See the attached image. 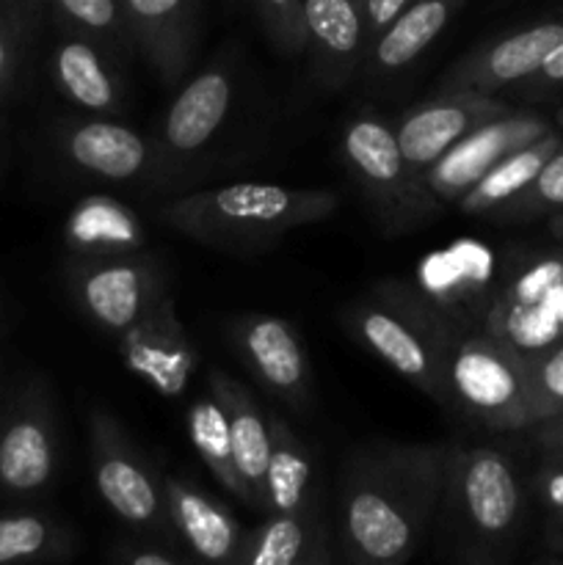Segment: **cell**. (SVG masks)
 <instances>
[{
    "mask_svg": "<svg viewBox=\"0 0 563 565\" xmlns=\"http://www.w3.org/2000/svg\"><path fill=\"white\" fill-rule=\"evenodd\" d=\"M329 563L326 524L318 508L293 513H265L246 530L241 565H323Z\"/></svg>",
    "mask_w": 563,
    "mask_h": 565,
    "instance_id": "obj_25",
    "label": "cell"
},
{
    "mask_svg": "<svg viewBox=\"0 0 563 565\" xmlns=\"http://www.w3.org/2000/svg\"><path fill=\"white\" fill-rule=\"evenodd\" d=\"M55 147L72 169L105 182H132L155 169V143L99 114L59 121Z\"/></svg>",
    "mask_w": 563,
    "mask_h": 565,
    "instance_id": "obj_17",
    "label": "cell"
},
{
    "mask_svg": "<svg viewBox=\"0 0 563 565\" xmlns=\"http://www.w3.org/2000/svg\"><path fill=\"white\" fill-rule=\"evenodd\" d=\"M235 75L230 64H210L191 77L160 121L158 141H155V166L185 163L202 152L210 138L221 130L232 108Z\"/></svg>",
    "mask_w": 563,
    "mask_h": 565,
    "instance_id": "obj_16",
    "label": "cell"
},
{
    "mask_svg": "<svg viewBox=\"0 0 563 565\" xmlns=\"http://www.w3.org/2000/svg\"><path fill=\"white\" fill-rule=\"evenodd\" d=\"M268 434L270 452L268 472H265V513H293L318 508L309 447L279 414H268Z\"/></svg>",
    "mask_w": 563,
    "mask_h": 565,
    "instance_id": "obj_27",
    "label": "cell"
},
{
    "mask_svg": "<svg viewBox=\"0 0 563 565\" xmlns=\"http://www.w3.org/2000/svg\"><path fill=\"white\" fill-rule=\"evenodd\" d=\"M550 232L557 243H563V210L561 213L550 215Z\"/></svg>",
    "mask_w": 563,
    "mask_h": 565,
    "instance_id": "obj_42",
    "label": "cell"
},
{
    "mask_svg": "<svg viewBox=\"0 0 563 565\" xmlns=\"http://www.w3.org/2000/svg\"><path fill=\"white\" fill-rule=\"evenodd\" d=\"M340 152L351 177L390 232L412 230L439 207L423 177L414 174L403 160L395 127L386 125L381 116L370 110L353 116L342 127Z\"/></svg>",
    "mask_w": 563,
    "mask_h": 565,
    "instance_id": "obj_7",
    "label": "cell"
},
{
    "mask_svg": "<svg viewBox=\"0 0 563 565\" xmlns=\"http://www.w3.org/2000/svg\"><path fill=\"white\" fill-rule=\"evenodd\" d=\"M552 461H563V456L561 458H552Z\"/></svg>",
    "mask_w": 563,
    "mask_h": 565,
    "instance_id": "obj_44",
    "label": "cell"
},
{
    "mask_svg": "<svg viewBox=\"0 0 563 565\" xmlns=\"http://www.w3.org/2000/svg\"><path fill=\"white\" fill-rule=\"evenodd\" d=\"M524 522V489L506 450L447 445L445 480L434 527L450 561L500 563L517 546Z\"/></svg>",
    "mask_w": 563,
    "mask_h": 565,
    "instance_id": "obj_2",
    "label": "cell"
},
{
    "mask_svg": "<svg viewBox=\"0 0 563 565\" xmlns=\"http://www.w3.org/2000/svg\"><path fill=\"white\" fill-rule=\"evenodd\" d=\"M550 130L552 127L544 116L517 114V110L500 116V119L486 121L484 127H478V130L464 136L458 143H453L425 171V188H428L436 202L456 204L506 154L539 141Z\"/></svg>",
    "mask_w": 563,
    "mask_h": 565,
    "instance_id": "obj_15",
    "label": "cell"
},
{
    "mask_svg": "<svg viewBox=\"0 0 563 565\" xmlns=\"http://www.w3.org/2000/svg\"><path fill=\"white\" fill-rule=\"evenodd\" d=\"M563 210V143L550 154L539 174L513 199L495 210V221H530L535 215H552Z\"/></svg>",
    "mask_w": 563,
    "mask_h": 565,
    "instance_id": "obj_33",
    "label": "cell"
},
{
    "mask_svg": "<svg viewBox=\"0 0 563 565\" xmlns=\"http://www.w3.org/2000/svg\"><path fill=\"white\" fill-rule=\"evenodd\" d=\"M119 356L132 375L163 397H180L196 370V348L177 315L174 296L163 292L136 323L119 334Z\"/></svg>",
    "mask_w": 563,
    "mask_h": 565,
    "instance_id": "obj_13",
    "label": "cell"
},
{
    "mask_svg": "<svg viewBox=\"0 0 563 565\" xmlns=\"http://www.w3.org/2000/svg\"><path fill=\"white\" fill-rule=\"evenodd\" d=\"M64 241L72 257L97 259L144 252L147 237H144L141 221L127 204L114 196L94 193L72 207L64 226Z\"/></svg>",
    "mask_w": 563,
    "mask_h": 565,
    "instance_id": "obj_26",
    "label": "cell"
},
{
    "mask_svg": "<svg viewBox=\"0 0 563 565\" xmlns=\"http://www.w3.org/2000/svg\"><path fill=\"white\" fill-rule=\"evenodd\" d=\"M114 561L121 565H182L188 557L166 541H121L114 550Z\"/></svg>",
    "mask_w": 563,
    "mask_h": 565,
    "instance_id": "obj_36",
    "label": "cell"
},
{
    "mask_svg": "<svg viewBox=\"0 0 563 565\" xmlns=\"http://www.w3.org/2000/svg\"><path fill=\"white\" fill-rule=\"evenodd\" d=\"M445 463L447 445H368L353 450L337 480L342 561H412L434 530Z\"/></svg>",
    "mask_w": 563,
    "mask_h": 565,
    "instance_id": "obj_1",
    "label": "cell"
},
{
    "mask_svg": "<svg viewBox=\"0 0 563 565\" xmlns=\"http://www.w3.org/2000/svg\"><path fill=\"white\" fill-rule=\"evenodd\" d=\"M185 423L191 445L196 447L199 458L210 469L215 483L243 502V486L235 475V461H232L230 425H226V414L219 397L213 392L196 397L191 403V408H188Z\"/></svg>",
    "mask_w": 563,
    "mask_h": 565,
    "instance_id": "obj_30",
    "label": "cell"
},
{
    "mask_svg": "<svg viewBox=\"0 0 563 565\" xmlns=\"http://www.w3.org/2000/svg\"><path fill=\"white\" fill-rule=\"evenodd\" d=\"M44 0H0V103L14 92Z\"/></svg>",
    "mask_w": 563,
    "mask_h": 565,
    "instance_id": "obj_32",
    "label": "cell"
},
{
    "mask_svg": "<svg viewBox=\"0 0 563 565\" xmlns=\"http://www.w3.org/2000/svg\"><path fill=\"white\" fill-rule=\"evenodd\" d=\"M210 392L221 401L230 425L232 461L243 486V502L265 513V472H268V414L257 406L252 392L237 384L232 375L210 370Z\"/></svg>",
    "mask_w": 563,
    "mask_h": 565,
    "instance_id": "obj_23",
    "label": "cell"
},
{
    "mask_svg": "<svg viewBox=\"0 0 563 565\" xmlns=\"http://www.w3.org/2000/svg\"><path fill=\"white\" fill-rule=\"evenodd\" d=\"M307 50L326 88H342L370 50L364 0H304Z\"/></svg>",
    "mask_w": 563,
    "mask_h": 565,
    "instance_id": "obj_20",
    "label": "cell"
},
{
    "mask_svg": "<svg viewBox=\"0 0 563 565\" xmlns=\"http://www.w3.org/2000/svg\"><path fill=\"white\" fill-rule=\"evenodd\" d=\"M480 331H489L522 359L563 340V243L524 252L497 268V285Z\"/></svg>",
    "mask_w": 563,
    "mask_h": 565,
    "instance_id": "obj_6",
    "label": "cell"
},
{
    "mask_svg": "<svg viewBox=\"0 0 563 565\" xmlns=\"http://www.w3.org/2000/svg\"><path fill=\"white\" fill-rule=\"evenodd\" d=\"M340 207L329 188H290L274 182H235L185 193L160 210V221L213 248H259L296 226L318 224Z\"/></svg>",
    "mask_w": 563,
    "mask_h": 565,
    "instance_id": "obj_3",
    "label": "cell"
},
{
    "mask_svg": "<svg viewBox=\"0 0 563 565\" xmlns=\"http://www.w3.org/2000/svg\"><path fill=\"white\" fill-rule=\"evenodd\" d=\"M414 285L464 331H478L497 285V257L486 243L458 237L425 254Z\"/></svg>",
    "mask_w": 563,
    "mask_h": 565,
    "instance_id": "obj_12",
    "label": "cell"
},
{
    "mask_svg": "<svg viewBox=\"0 0 563 565\" xmlns=\"http://www.w3.org/2000/svg\"><path fill=\"white\" fill-rule=\"evenodd\" d=\"M88 447L92 472L105 505L127 524L147 535H171L163 500V478L138 452L127 430L114 414L92 412L88 417Z\"/></svg>",
    "mask_w": 563,
    "mask_h": 565,
    "instance_id": "obj_8",
    "label": "cell"
},
{
    "mask_svg": "<svg viewBox=\"0 0 563 565\" xmlns=\"http://www.w3.org/2000/svg\"><path fill=\"white\" fill-rule=\"evenodd\" d=\"M346 326L392 373L447 408V359L464 329L417 285L379 281L348 309Z\"/></svg>",
    "mask_w": 563,
    "mask_h": 565,
    "instance_id": "obj_4",
    "label": "cell"
},
{
    "mask_svg": "<svg viewBox=\"0 0 563 565\" xmlns=\"http://www.w3.org/2000/svg\"><path fill=\"white\" fill-rule=\"evenodd\" d=\"M110 50L83 33L64 31L50 50V77L61 97L77 110L99 116L119 114L121 77Z\"/></svg>",
    "mask_w": 563,
    "mask_h": 565,
    "instance_id": "obj_22",
    "label": "cell"
},
{
    "mask_svg": "<svg viewBox=\"0 0 563 565\" xmlns=\"http://www.w3.org/2000/svg\"><path fill=\"white\" fill-rule=\"evenodd\" d=\"M447 412L500 434L530 430L528 362L489 331H464L447 359Z\"/></svg>",
    "mask_w": 563,
    "mask_h": 565,
    "instance_id": "obj_5",
    "label": "cell"
},
{
    "mask_svg": "<svg viewBox=\"0 0 563 565\" xmlns=\"http://www.w3.org/2000/svg\"><path fill=\"white\" fill-rule=\"evenodd\" d=\"M530 81H533L535 86H561L563 83V42L557 44L550 55H546V61L541 64V70L535 72Z\"/></svg>",
    "mask_w": 563,
    "mask_h": 565,
    "instance_id": "obj_40",
    "label": "cell"
},
{
    "mask_svg": "<svg viewBox=\"0 0 563 565\" xmlns=\"http://www.w3.org/2000/svg\"><path fill=\"white\" fill-rule=\"evenodd\" d=\"M230 340L254 379L293 408H307L312 370L301 337L285 318L248 312L230 323Z\"/></svg>",
    "mask_w": 563,
    "mask_h": 565,
    "instance_id": "obj_14",
    "label": "cell"
},
{
    "mask_svg": "<svg viewBox=\"0 0 563 565\" xmlns=\"http://www.w3.org/2000/svg\"><path fill=\"white\" fill-rule=\"evenodd\" d=\"M563 42V20H544L464 53L442 77V88H472L495 94L530 81L546 55Z\"/></svg>",
    "mask_w": 563,
    "mask_h": 565,
    "instance_id": "obj_18",
    "label": "cell"
},
{
    "mask_svg": "<svg viewBox=\"0 0 563 565\" xmlns=\"http://www.w3.org/2000/svg\"><path fill=\"white\" fill-rule=\"evenodd\" d=\"M408 0H364V17H368V36L370 44L373 39L406 9Z\"/></svg>",
    "mask_w": 563,
    "mask_h": 565,
    "instance_id": "obj_38",
    "label": "cell"
},
{
    "mask_svg": "<svg viewBox=\"0 0 563 565\" xmlns=\"http://www.w3.org/2000/svg\"><path fill=\"white\" fill-rule=\"evenodd\" d=\"M163 500L171 530L196 561L241 565L246 530L219 500L180 475L163 478Z\"/></svg>",
    "mask_w": 563,
    "mask_h": 565,
    "instance_id": "obj_21",
    "label": "cell"
},
{
    "mask_svg": "<svg viewBox=\"0 0 563 565\" xmlns=\"http://www.w3.org/2000/svg\"><path fill=\"white\" fill-rule=\"evenodd\" d=\"M557 121H561V125H563V110H561V114H557Z\"/></svg>",
    "mask_w": 563,
    "mask_h": 565,
    "instance_id": "obj_43",
    "label": "cell"
},
{
    "mask_svg": "<svg viewBox=\"0 0 563 565\" xmlns=\"http://www.w3.org/2000/svg\"><path fill=\"white\" fill-rule=\"evenodd\" d=\"M550 544L563 552V516L550 519Z\"/></svg>",
    "mask_w": 563,
    "mask_h": 565,
    "instance_id": "obj_41",
    "label": "cell"
},
{
    "mask_svg": "<svg viewBox=\"0 0 563 565\" xmlns=\"http://www.w3.org/2000/svg\"><path fill=\"white\" fill-rule=\"evenodd\" d=\"M524 362H528L535 425L563 414V340Z\"/></svg>",
    "mask_w": 563,
    "mask_h": 565,
    "instance_id": "obj_35",
    "label": "cell"
},
{
    "mask_svg": "<svg viewBox=\"0 0 563 565\" xmlns=\"http://www.w3.org/2000/svg\"><path fill=\"white\" fill-rule=\"evenodd\" d=\"M511 114L495 94L472 92V88H442L436 97L408 110L395 125L397 143L408 169L425 180V171L453 147L484 127L486 121Z\"/></svg>",
    "mask_w": 563,
    "mask_h": 565,
    "instance_id": "obj_11",
    "label": "cell"
},
{
    "mask_svg": "<svg viewBox=\"0 0 563 565\" xmlns=\"http://www.w3.org/2000/svg\"><path fill=\"white\" fill-rule=\"evenodd\" d=\"M44 11L59 22L61 31L83 33L110 53L132 50L121 0H44Z\"/></svg>",
    "mask_w": 563,
    "mask_h": 565,
    "instance_id": "obj_31",
    "label": "cell"
},
{
    "mask_svg": "<svg viewBox=\"0 0 563 565\" xmlns=\"http://www.w3.org/2000/svg\"><path fill=\"white\" fill-rule=\"evenodd\" d=\"M66 276L83 315L116 337L169 292L163 268L144 252L97 259L72 257Z\"/></svg>",
    "mask_w": 563,
    "mask_h": 565,
    "instance_id": "obj_9",
    "label": "cell"
},
{
    "mask_svg": "<svg viewBox=\"0 0 563 565\" xmlns=\"http://www.w3.org/2000/svg\"><path fill=\"white\" fill-rule=\"evenodd\" d=\"M59 469V425L44 386L31 384L0 414V491L42 494Z\"/></svg>",
    "mask_w": 563,
    "mask_h": 565,
    "instance_id": "obj_10",
    "label": "cell"
},
{
    "mask_svg": "<svg viewBox=\"0 0 563 565\" xmlns=\"http://www.w3.org/2000/svg\"><path fill=\"white\" fill-rule=\"evenodd\" d=\"M254 14L263 22L270 44L287 58H296L307 50V22L304 0H248Z\"/></svg>",
    "mask_w": 563,
    "mask_h": 565,
    "instance_id": "obj_34",
    "label": "cell"
},
{
    "mask_svg": "<svg viewBox=\"0 0 563 565\" xmlns=\"http://www.w3.org/2000/svg\"><path fill=\"white\" fill-rule=\"evenodd\" d=\"M530 430H533L535 445L544 450L546 458H561L563 456V414L544 419V423L533 425Z\"/></svg>",
    "mask_w": 563,
    "mask_h": 565,
    "instance_id": "obj_39",
    "label": "cell"
},
{
    "mask_svg": "<svg viewBox=\"0 0 563 565\" xmlns=\"http://www.w3.org/2000/svg\"><path fill=\"white\" fill-rule=\"evenodd\" d=\"M72 550V533L47 513L17 511L0 516V565L61 561Z\"/></svg>",
    "mask_w": 563,
    "mask_h": 565,
    "instance_id": "obj_29",
    "label": "cell"
},
{
    "mask_svg": "<svg viewBox=\"0 0 563 565\" xmlns=\"http://www.w3.org/2000/svg\"><path fill=\"white\" fill-rule=\"evenodd\" d=\"M535 494L541 505L550 511V519L563 516V461L546 458V463L535 475Z\"/></svg>",
    "mask_w": 563,
    "mask_h": 565,
    "instance_id": "obj_37",
    "label": "cell"
},
{
    "mask_svg": "<svg viewBox=\"0 0 563 565\" xmlns=\"http://www.w3.org/2000/svg\"><path fill=\"white\" fill-rule=\"evenodd\" d=\"M561 143V136H557L555 130H550L546 136H541L539 141L506 154L495 169L486 171V174L458 199V210H461L464 215L489 218L500 204H506L508 199L517 196V193L539 174L541 166L550 160V154L555 152Z\"/></svg>",
    "mask_w": 563,
    "mask_h": 565,
    "instance_id": "obj_28",
    "label": "cell"
},
{
    "mask_svg": "<svg viewBox=\"0 0 563 565\" xmlns=\"http://www.w3.org/2000/svg\"><path fill=\"white\" fill-rule=\"evenodd\" d=\"M464 6L467 0H408L406 9L373 39L364 70L373 77H392L412 66Z\"/></svg>",
    "mask_w": 563,
    "mask_h": 565,
    "instance_id": "obj_24",
    "label": "cell"
},
{
    "mask_svg": "<svg viewBox=\"0 0 563 565\" xmlns=\"http://www.w3.org/2000/svg\"><path fill=\"white\" fill-rule=\"evenodd\" d=\"M121 9L132 47L160 81L180 83L196 50L199 0H121Z\"/></svg>",
    "mask_w": 563,
    "mask_h": 565,
    "instance_id": "obj_19",
    "label": "cell"
}]
</instances>
